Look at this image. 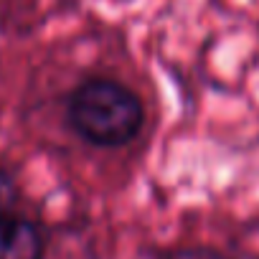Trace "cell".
Listing matches in <instances>:
<instances>
[{"mask_svg":"<svg viewBox=\"0 0 259 259\" xmlns=\"http://www.w3.org/2000/svg\"><path fill=\"white\" fill-rule=\"evenodd\" d=\"M66 122L87 145L122 148L143 133L145 102L117 79L89 76L69 92Z\"/></svg>","mask_w":259,"mask_h":259,"instance_id":"cell-1","label":"cell"},{"mask_svg":"<svg viewBox=\"0 0 259 259\" xmlns=\"http://www.w3.org/2000/svg\"><path fill=\"white\" fill-rule=\"evenodd\" d=\"M46 234L44 229L18 213L0 216V259H44Z\"/></svg>","mask_w":259,"mask_h":259,"instance_id":"cell-2","label":"cell"},{"mask_svg":"<svg viewBox=\"0 0 259 259\" xmlns=\"http://www.w3.org/2000/svg\"><path fill=\"white\" fill-rule=\"evenodd\" d=\"M18 201V186H16V178L0 165V216L3 213H11L13 206Z\"/></svg>","mask_w":259,"mask_h":259,"instance_id":"cell-3","label":"cell"},{"mask_svg":"<svg viewBox=\"0 0 259 259\" xmlns=\"http://www.w3.org/2000/svg\"><path fill=\"white\" fill-rule=\"evenodd\" d=\"M163 259H229V256L213 246H181V249L165 254Z\"/></svg>","mask_w":259,"mask_h":259,"instance_id":"cell-4","label":"cell"}]
</instances>
